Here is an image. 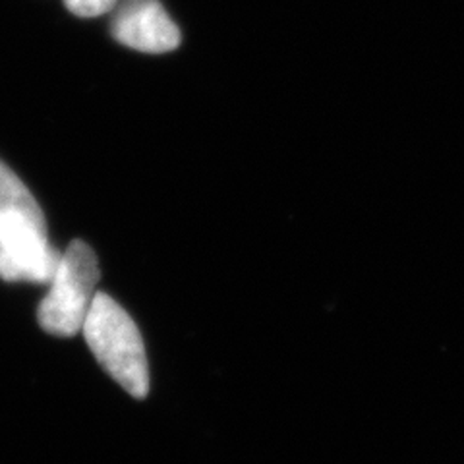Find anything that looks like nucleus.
Here are the masks:
<instances>
[{
    "mask_svg": "<svg viewBox=\"0 0 464 464\" xmlns=\"http://www.w3.org/2000/svg\"><path fill=\"white\" fill-rule=\"evenodd\" d=\"M83 339L126 393L143 399L150 391V364L134 319L109 295L97 293L82 327Z\"/></svg>",
    "mask_w": 464,
    "mask_h": 464,
    "instance_id": "1",
    "label": "nucleus"
},
{
    "mask_svg": "<svg viewBox=\"0 0 464 464\" xmlns=\"http://www.w3.org/2000/svg\"><path fill=\"white\" fill-rule=\"evenodd\" d=\"M95 252L83 240H72L37 308V322L54 337H74L82 331L99 283Z\"/></svg>",
    "mask_w": 464,
    "mask_h": 464,
    "instance_id": "2",
    "label": "nucleus"
},
{
    "mask_svg": "<svg viewBox=\"0 0 464 464\" xmlns=\"http://www.w3.org/2000/svg\"><path fill=\"white\" fill-rule=\"evenodd\" d=\"M63 254L49 242L39 203L0 209V277L49 285Z\"/></svg>",
    "mask_w": 464,
    "mask_h": 464,
    "instance_id": "3",
    "label": "nucleus"
},
{
    "mask_svg": "<svg viewBox=\"0 0 464 464\" xmlns=\"http://www.w3.org/2000/svg\"><path fill=\"white\" fill-rule=\"evenodd\" d=\"M112 37L140 53L161 54L180 45V29L159 0H130L111 24Z\"/></svg>",
    "mask_w": 464,
    "mask_h": 464,
    "instance_id": "4",
    "label": "nucleus"
},
{
    "mask_svg": "<svg viewBox=\"0 0 464 464\" xmlns=\"http://www.w3.org/2000/svg\"><path fill=\"white\" fill-rule=\"evenodd\" d=\"M66 8L80 18L103 16L116 6V0H64Z\"/></svg>",
    "mask_w": 464,
    "mask_h": 464,
    "instance_id": "5",
    "label": "nucleus"
}]
</instances>
